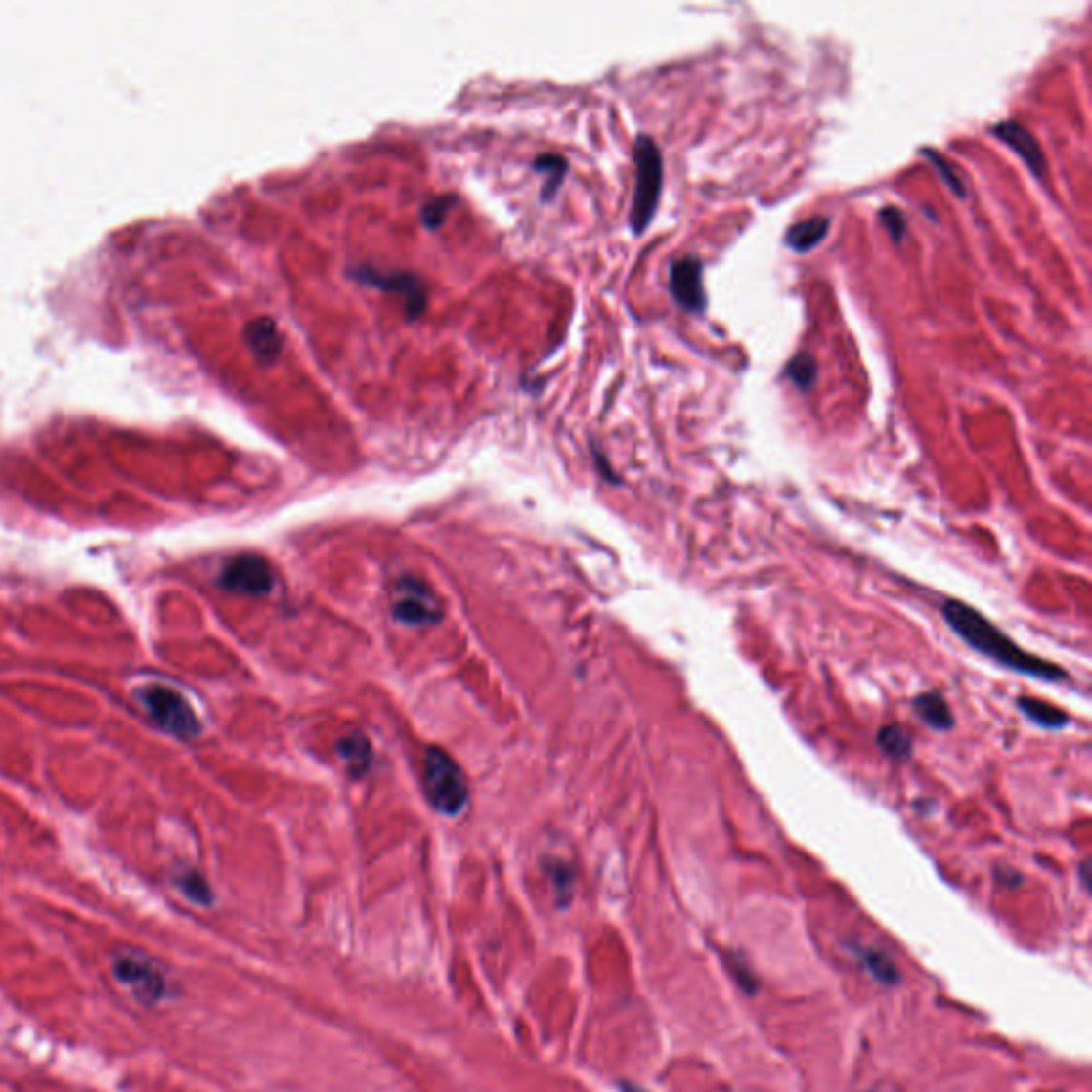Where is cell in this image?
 Returning a JSON list of instances; mask_svg holds the SVG:
<instances>
[{
  "mask_svg": "<svg viewBox=\"0 0 1092 1092\" xmlns=\"http://www.w3.org/2000/svg\"><path fill=\"white\" fill-rule=\"evenodd\" d=\"M422 790L442 815H457L467 805V781L459 764L440 747H429L422 762Z\"/></svg>",
  "mask_w": 1092,
  "mask_h": 1092,
  "instance_id": "3",
  "label": "cell"
},
{
  "mask_svg": "<svg viewBox=\"0 0 1092 1092\" xmlns=\"http://www.w3.org/2000/svg\"><path fill=\"white\" fill-rule=\"evenodd\" d=\"M988 133L994 139H999L1001 144H1005L1009 150H1014L1037 180L1046 178V171H1048L1046 154H1043L1041 144L1035 139V135L1028 131L1026 126H1023L1016 120H1001V122L992 124L988 128Z\"/></svg>",
  "mask_w": 1092,
  "mask_h": 1092,
  "instance_id": "10",
  "label": "cell"
},
{
  "mask_svg": "<svg viewBox=\"0 0 1092 1092\" xmlns=\"http://www.w3.org/2000/svg\"><path fill=\"white\" fill-rule=\"evenodd\" d=\"M920 154H922L926 160H931V164L937 169V173L941 175V180H943V184L949 188V191H952L958 198H965V197H967L965 182H962V178L958 175V171H956V169L952 167V164H949L941 154H939V152H935V150H931V148H922V150H920Z\"/></svg>",
  "mask_w": 1092,
  "mask_h": 1092,
  "instance_id": "19",
  "label": "cell"
},
{
  "mask_svg": "<svg viewBox=\"0 0 1092 1092\" xmlns=\"http://www.w3.org/2000/svg\"><path fill=\"white\" fill-rule=\"evenodd\" d=\"M113 976L139 1003L154 1005L167 996V976L144 954H117L113 960Z\"/></svg>",
  "mask_w": 1092,
  "mask_h": 1092,
  "instance_id": "5",
  "label": "cell"
},
{
  "mask_svg": "<svg viewBox=\"0 0 1092 1092\" xmlns=\"http://www.w3.org/2000/svg\"><path fill=\"white\" fill-rule=\"evenodd\" d=\"M877 747L882 751L884 756H888L890 760H909L913 754V741L909 732L905 727H900L896 723H890L879 727L877 732Z\"/></svg>",
  "mask_w": 1092,
  "mask_h": 1092,
  "instance_id": "17",
  "label": "cell"
},
{
  "mask_svg": "<svg viewBox=\"0 0 1092 1092\" xmlns=\"http://www.w3.org/2000/svg\"><path fill=\"white\" fill-rule=\"evenodd\" d=\"M785 378H788L798 391L808 393L815 389L817 384V361L811 355H794L788 366L783 370Z\"/></svg>",
  "mask_w": 1092,
  "mask_h": 1092,
  "instance_id": "18",
  "label": "cell"
},
{
  "mask_svg": "<svg viewBox=\"0 0 1092 1092\" xmlns=\"http://www.w3.org/2000/svg\"><path fill=\"white\" fill-rule=\"evenodd\" d=\"M141 700H144L146 709L154 718V721L167 732L180 738H193L201 732V723H198L193 707L175 689L152 685L144 689Z\"/></svg>",
  "mask_w": 1092,
  "mask_h": 1092,
  "instance_id": "6",
  "label": "cell"
},
{
  "mask_svg": "<svg viewBox=\"0 0 1092 1092\" xmlns=\"http://www.w3.org/2000/svg\"><path fill=\"white\" fill-rule=\"evenodd\" d=\"M621 1092H647L640 1086H633V1084H621Z\"/></svg>",
  "mask_w": 1092,
  "mask_h": 1092,
  "instance_id": "25",
  "label": "cell"
},
{
  "mask_svg": "<svg viewBox=\"0 0 1092 1092\" xmlns=\"http://www.w3.org/2000/svg\"><path fill=\"white\" fill-rule=\"evenodd\" d=\"M668 288L680 310L687 314H704L707 290H704V265L698 256L675 258L668 269Z\"/></svg>",
  "mask_w": 1092,
  "mask_h": 1092,
  "instance_id": "7",
  "label": "cell"
},
{
  "mask_svg": "<svg viewBox=\"0 0 1092 1092\" xmlns=\"http://www.w3.org/2000/svg\"><path fill=\"white\" fill-rule=\"evenodd\" d=\"M1016 704H1018V709L1023 711V715H1026V718L1032 723H1037L1041 727H1048V730H1061V727H1065L1067 723L1071 721L1070 715H1067L1063 709H1056V707H1052V704L1037 700V698L1023 696V698H1018Z\"/></svg>",
  "mask_w": 1092,
  "mask_h": 1092,
  "instance_id": "14",
  "label": "cell"
},
{
  "mask_svg": "<svg viewBox=\"0 0 1092 1092\" xmlns=\"http://www.w3.org/2000/svg\"><path fill=\"white\" fill-rule=\"evenodd\" d=\"M913 711L918 718L937 732H949L956 725L954 713L941 691H924L913 698Z\"/></svg>",
  "mask_w": 1092,
  "mask_h": 1092,
  "instance_id": "12",
  "label": "cell"
},
{
  "mask_svg": "<svg viewBox=\"0 0 1092 1092\" xmlns=\"http://www.w3.org/2000/svg\"><path fill=\"white\" fill-rule=\"evenodd\" d=\"M393 615L408 626H429L440 621L442 608L425 583L406 577L397 583Z\"/></svg>",
  "mask_w": 1092,
  "mask_h": 1092,
  "instance_id": "8",
  "label": "cell"
},
{
  "mask_svg": "<svg viewBox=\"0 0 1092 1092\" xmlns=\"http://www.w3.org/2000/svg\"><path fill=\"white\" fill-rule=\"evenodd\" d=\"M178 886H180V890L184 892V895H186L188 898L195 900V902H198V905H209V902H211L209 886L205 884V879H203L201 875H197V873H184V875L178 879Z\"/></svg>",
  "mask_w": 1092,
  "mask_h": 1092,
  "instance_id": "23",
  "label": "cell"
},
{
  "mask_svg": "<svg viewBox=\"0 0 1092 1092\" xmlns=\"http://www.w3.org/2000/svg\"><path fill=\"white\" fill-rule=\"evenodd\" d=\"M879 220H882V225L888 231L890 240L895 241L896 245L902 243V238H905V233H907L905 214H902V211L895 205H886V207L879 209Z\"/></svg>",
  "mask_w": 1092,
  "mask_h": 1092,
  "instance_id": "22",
  "label": "cell"
},
{
  "mask_svg": "<svg viewBox=\"0 0 1092 1092\" xmlns=\"http://www.w3.org/2000/svg\"><path fill=\"white\" fill-rule=\"evenodd\" d=\"M860 958H862V962H864L866 971L871 973V976H873L877 982H882V983H888V985H890V983H896V982L900 980L898 971H896V967H895V962H892L886 954L875 952V949H862Z\"/></svg>",
  "mask_w": 1092,
  "mask_h": 1092,
  "instance_id": "20",
  "label": "cell"
},
{
  "mask_svg": "<svg viewBox=\"0 0 1092 1092\" xmlns=\"http://www.w3.org/2000/svg\"><path fill=\"white\" fill-rule=\"evenodd\" d=\"M550 879H553V886H555V892L559 896V902H561V905H566V902L572 896V886H574V877L570 873V868L555 862L553 871H550Z\"/></svg>",
  "mask_w": 1092,
  "mask_h": 1092,
  "instance_id": "24",
  "label": "cell"
},
{
  "mask_svg": "<svg viewBox=\"0 0 1092 1092\" xmlns=\"http://www.w3.org/2000/svg\"><path fill=\"white\" fill-rule=\"evenodd\" d=\"M243 342L258 361L274 363L282 352V333L272 316H256L243 327Z\"/></svg>",
  "mask_w": 1092,
  "mask_h": 1092,
  "instance_id": "11",
  "label": "cell"
},
{
  "mask_svg": "<svg viewBox=\"0 0 1092 1092\" xmlns=\"http://www.w3.org/2000/svg\"><path fill=\"white\" fill-rule=\"evenodd\" d=\"M339 756L344 758V762L348 764V770L355 774V777H361V774H366L371 766V745L370 741L363 734H350L348 738H342L337 745Z\"/></svg>",
  "mask_w": 1092,
  "mask_h": 1092,
  "instance_id": "16",
  "label": "cell"
},
{
  "mask_svg": "<svg viewBox=\"0 0 1092 1092\" xmlns=\"http://www.w3.org/2000/svg\"><path fill=\"white\" fill-rule=\"evenodd\" d=\"M941 613L947 628L958 638H962V642L969 644L973 651L990 657L992 662L1001 664L1007 671L1037 680H1046V683H1059V680L1070 678V675L1061 666L1018 647L999 626H994L990 619H985L980 610L969 606L967 602L947 600L941 606Z\"/></svg>",
  "mask_w": 1092,
  "mask_h": 1092,
  "instance_id": "1",
  "label": "cell"
},
{
  "mask_svg": "<svg viewBox=\"0 0 1092 1092\" xmlns=\"http://www.w3.org/2000/svg\"><path fill=\"white\" fill-rule=\"evenodd\" d=\"M633 164H636V186H633L630 227L633 235H642L655 218L664 186V156L657 141L642 133L633 141Z\"/></svg>",
  "mask_w": 1092,
  "mask_h": 1092,
  "instance_id": "2",
  "label": "cell"
},
{
  "mask_svg": "<svg viewBox=\"0 0 1092 1092\" xmlns=\"http://www.w3.org/2000/svg\"><path fill=\"white\" fill-rule=\"evenodd\" d=\"M350 280L359 282L363 286L378 288L382 292H391V295L404 301V310L408 319H418L425 314L429 303L427 284L418 274L406 272V269H382L368 263L350 265L346 269Z\"/></svg>",
  "mask_w": 1092,
  "mask_h": 1092,
  "instance_id": "4",
  "label": "cell"
},
{
  "mask_svg": "<svg viewBox=\"0 0 1092 1092\" xmlns=\"http://www.w3.org/2000/svg\"><path fill=\"white\" fill-rule=\"evenodd\" d=\"M220 585L233 593L265 595L274 587V572L263 557L240 555L231 559L222 570Z\"/></svg>",
  "mask_w": 1092,
  "mask_h": 1092,
  "instance_id": "9",
  "label": "cell"
},
{
  "mask_svg": "<svg viewBox=\"0 0 1092 1092\" xmlns=\"http://www.w3.org/2000/svg\"><path fill=\"white\" fill-rule=\"evenodd\" d=\"M828 231H830V218L826 216L801 220V222H794V225L785 231L783 243L796 254H807L824 241Z\"/></svg>",
  "mask_w": 1092,
  "mask_h": 1092,
  "instance_id": "13",
  "label": "cell"
},
{
  "mask_svg": "<svg viewBox=\"0 0 1092 1092\" xmlns=\"http://www.w3.org/2000/svg\"><path fill=\"white\" fill-rule=\"evenodd\" d=\"M453 203H455L453 195H440L429 198V201L422 203L420 207V222L429 231L440 229L444 225L446 216H449V211L453 209Z\"/></svg>",
  "mask_w": 1092,
  "mask_h": 1092,
  "instance_id": "21",
  "label": "cell"
},
{
  "mask_svg": "<svg viewBox=\"0 0 1092 1092\" xmlns=\"http://www.w3.org/2000/svg\"><path fill=\"white\" fill-rule=\"evenodd\" d=\"M532 167L536 169V173H545L546 175V182L543 186V195L540 198L543 201H550L559 191L561 182L566 180L568 175V158H563L561 154H553V152H545V154H538L532 162Z\"/></svg>",
  "mask_w": 1092,
  "mask_h": 1092,
  "instance_id": "15",
  "label": "cell"
}]
</instances>
